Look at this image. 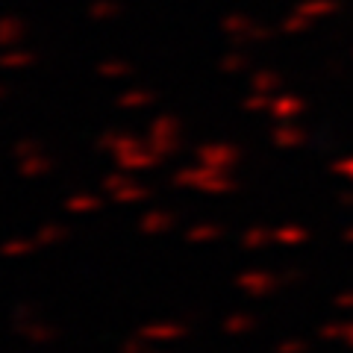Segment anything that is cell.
<instances>
[{"mask_svg":"<svg viewBox=\"0 0 353 353\" xmlns=\"http://www.w3.org/2000/svg\"><path fill=\"white\" fill-rule=\"evenodd\" d=\"M174 224H176L174 212H168V209H150V212L141 215L139 230L145 236H165L168 230H174Z\"/></svg>","mask_w":353,"mask_h":353,"instance_id":"52a82bcc","label":"cell"},{"mask_svg":"<svg viewBox=\"0 0 353 353\" xmlns=\"http://www.w3.org/2000/svg\"><path fill=\"white\" fill-rule=\"evenodd\" d=\"M27 21L18 18V15H0V48L3 50H12L18 48L27 36Z\"/></svg>","mask_w":353,"mask_h":353,"instance_id":"8992f818","label":"cell"},{"mask_svg":"<svg viewBox=\"0 0 353 353\" xmlns=\"http://www.w3.org/2000/svg\"><path fill=\"white\" fill-rule=\"evenodd\" d=\"M148 141L162 159L180 153L183 150V121L176 115H171V112L157 115L148 127Z\"/></svg>","mask_w":353,"mask_h":353,"instance_id":"3957f363","label":"cell"},{"mask_svg":"<svg viewBox=\"0 0 353 353\" xmlns=\"http://www.w3.org/2000/svg\"><path fill=\"white\" fill-rule=\"evenodd\" d=\"M68 236H71V230L65 224H59V221H48V224H41L36 230V236L32 239H36L39 248H53V245H62Z\"/></svg>","mask_w":353,"mask_h":353,"instance_id":"8fae6325","label":"cell"},{"mask_svg":"<svg viewBox=\"0 0 353 353\" xmlns=\"http://www.w3.org/2000/svg\"><path fill=\"white\" fill-rule=\"evenodd\" d=\"M171 185L174 189H197V192H230L233 180L221 171V168H206V165H183L171 174Z\"/></svg>","mask_w":353,"mask_h":353,"instance_id":"7a4b0ae2","label":"cell"},{"mask_svg":"<svg viewBox=\"0 0 353 353\" xmlns=\"http://www.w3.org/2000/svg\"><path fill=\"white\" fill-rule=\"evenodd\" d=\"M36 153H44L39 139H18L15 145H12V157H15L18 162L27 159V157H36Z\"/></svg>","mask_w":353,"mask_h":353,"instance_id":"ffe728a7","label":"cell"},{"mask_svg":"<svg viewBox=\"0 0 353 353\" xmlns=\"http://www.w3.org/2000/svg\"><path fill=\"white\" fill-rule=\"evenodd\" d=\"M194 159L197 165H206V168H230L236 159V150L230 145H201L194 150Z\"/></svg>","mask_w":353,"mask_h":353,"instance_id":"5b68a950","label":"cell"},{"mask_svg":"<svg viewBox=\"0 0 353 353\" xmlns=\"http://www.w3.org/2000/svg\"><path fill=\"white\" fill-rule=\"evenodd\" d=\"M97 148L112 153V159L121 171H150L157 168L162 162V157L157 150L150 148L148 136H132V132H124V130H103L97 136Z\"/></svg>","mask_w":353,"mask_h":353,"instance_id":"6da1fadb","label":"cell"},{"mask_svg":"<svg viewBox=\"0 0 353 353\" xmlns=\"http://www.w3.org/2000/svg\"><path fill=\"white\" fill-rule=\"evenodd\" d=\"M115 203H124V206H130V203H141V201H148L150 197V189L148 185H141V183H136L132 180L130 185H124V189H118L115 194H109Z\"/></svg>","mask_w":353,"mask_h":353,"instance_id":"2e32d148","label":"cell"},{"mask_svg":"<svg viewBox=\"0 0 353 353\" xmlns=\"http://www.w3.org/2000/svg\"><path fill=\"white\" fill-rule=\"evenodd\" d=\"M39 318V303H18L12 309V324L21 327V324H30Z\"/></svg>","mask_w":353,"mask_h":353,"instance_id":"44dd1931","label":"cell"},{"mask_svg":"<svg viewBox=\"0 0 353 353\" xmlns=\"http://www.w3.org/2000/svg\"><path fill=\"white\" fill-rule=\"evenodd\" d=\"M221 236V227L215 224H192L185 230V241H192V245H203V241H215Z\"/></svg>","mask_w":353,"mask_h":353,"instance_id":"ac0fdd59","label":"cell"},{"mask_svg":"<svg viewBox=\"0 0 353 353\" xmlns=\"http://www.w3.org/2000/svg\"><path fill=\"white\" fill-rule=\"evenodd\" d=\"M148 345H150V341H148V339H141V336L136 333V336H130L124 345H121V353H148V350H150Z\"/></svg>","mask_w":353,"mask_h":353,"instance_id":"7402d4cb","label":"cell"},{"mask_svg":"<svg viewBox=\"0 0 353 353\" xmlns=\"http://www.w3.org/2000/svg\"><path fill=\"white\" fill-rule=\"evenodd\" d=\"M148 353H165V350H148Z\"/></svg>","mask_w":353,"mask_h":353,"instance_id":"d4e9b609","label":"cell"},{"mask_svg":"<svg viewBox=\"0 0 353 353\" xmlns=\"http://www.w3.org/2000/svg\"><path fill=\"white\" fill-rule=\"evenodd\" d=\"M39 62V57L32 50L24 48H12V50H3L0 53V71H27Z\"/></svg>","mask_w":353,"mask_h":353,"instance_id":"9c48e42d","label":"cell"},{"mask_svg":"<svg viewBox=\"0 0 353 353\" xmlns=\"http://www.w3.org/2000/svg\"><path fill=\"white\" fill-rule=\"evenodd\" d=\"M136 333L141 339H148L150 345H157V341H180L189 336V324L185 321H153V324L139 327Z\"/></svg>","mask_w":353,"mask_h":353,"instance_id":"277c9868","label":"cell"},{"mask_svg":"<svg viewBox=\"0 0 353 353\" xmlns=\"http://www.w3.org/2000/svg\"><path fill=\"white\" fill-rule=\"evenodd\" d=\"M241 65H245V59H241V57H227L224 62H221V68H224V71H236V68H241Z\"/></svg>","mask_w":353,"mask_h":353,"instance_id":"603a6c76","label":"cell"},{"mask_svg":"<svg viewBox=\"0 0 353 353\" xmlns=\"http://www.w3.org/2000/svg\"><path fill=\"white\" fill-rule=\"evenodd\" d=\"M85 12L92 21H97V24H106V21H115L124 12V6H121L118 0H94V3H88Z\"/></svg>","mask_w":353,"mask_h":353,"instance_id":"5bb4252c","label":"cell"},{"mask_svg":"<svg viewBox=\"0 0 353 353\" xmlns=\"http://www.w3.org/2000/svg\"><path fill=\"white\" fill-rule=\"evenodd\" d=\"M36 239H27V236H12V239H6L3 245H0V256L3 259H24L30 256L32 250H36Z\"/></svg>","mask_w":353,"mask_h":353,"instance_id":"4fadbf2b","label":"cell"},{"mask_svg":"<svg viewBox=\"0 0 353 353\" xmlns=\"http://www.w3.org/2000/svg\"><path fill=\"white\" fill-rule=\"evenodd\" d=\"M132 183V176H130V171H121V168H115V171H109L103 180H101V189L106 192V194H115L118 189H124V185H130Z\"/></svg>","mask_w":353,"mask_h":353,"instance_id":"d6986e66","label":"cell"},{"mask_svg":"<svg viewBox=\"0 0 353 353\" xmlns=\"http://www.w3.org/2000/svg\"><path fill=\"white\" fill-rule=\"evenodd\" d=\"M103 206V201L92 192H77L71 197H65V212H74V215H88V212H97Z\"/></svg>","mask_w":353,"mask_h":353,"instance_id":"7c38bea8","label":"cell"},{"mask_svg":"<svg viewBox=\"0 0 353 353\" xmlns=\"http://www.w3.org/2000/svg\"><path fill=\"white\" fill-rule=\"evenodd\" d=\"M3 94H6V92H3V85H0V97H3Z\"/></svg>","mask_w":353,"mask_h":353,"instance_id":"cb8c5ba5","label":"cell"},{"mask_svg":"<svg viewBox=\"0 0 353 353\" xmlns=\"http://www.w3.org/2000/svg\"><path fill=\"white\" fill-rule=\"evenodd\" d=\"M97 74H101L103 80H121V77L132 74V65L127 59H103L97 65Z\"/></svg>","mask_w":353,"mask_h":353,"instance_id":"e0dca14e","label":"cell"},{"mask_svg":"<svg viewBox=\"0 0 353 353\" xmlns=\"http://www.w3.org/2000/svg\"><path fill=\"white\" fill-rule=\"evenodd\" d=\"M15 330L24 336V341H30V345H50V341L59 336L57 327L48 324V321H39V318H36V321H30V324H21Z\"/></svg>","mask_w":353,"mask_h":353,"instance_id":"ba28073f","label":"cell"},{"mask_svg":"<svg viewBox=\"0 0 353 353\" xmlns=\"http://www.w3.org/2000/svg\"><path fill=\"white\" fill-rule=\"evenodd\" d=\"M53 171V159L48 153H36V157H27L18 162V174L24 180H39V176H48Z\"/></svg>","mask_w":353,"mask_h":353,"instance_id":"30bf717a","label":"cell"},{"mask_svg":"<svg viewBox=\"0 0 353 353\" xmlns=\"http://www.w3.org/2000/svg\"><path fill=\"white\" fill-rule=\"evenodd\" d=\"M153 101H157V94H153L150 88H130V92L118 94V106L127 109V112H132V109H145Z\"/></svg>","mask_w":353,"mask_h":353,"instance_id":"9a60e30c","label":"cell"}]
</instances>
